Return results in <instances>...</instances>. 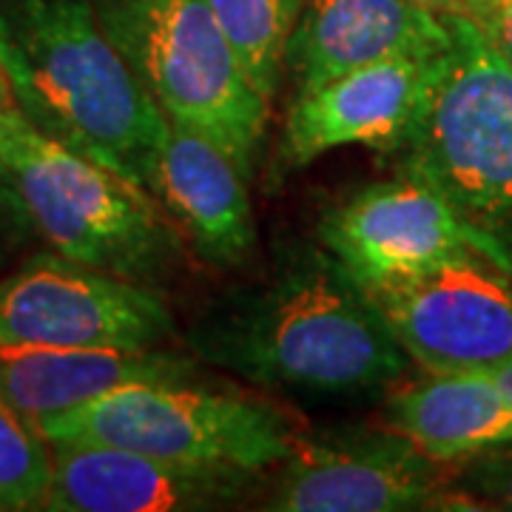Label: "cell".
Wrapping results in <instances>:
<instances>
[{"instance_id": "1", "label": "cell", "mask_w": 512, "mask_h": 512, "mask_svg": "<svg viewBox=\"0 0 512 512\" xmlns=\"http://www.w3.org/2000/svg\"><path fill=\"white\" fill-rule=\"evenodd\" d=\"M191 348L262 387L365 396L407 370V353L365 282L328 248H293L274 276L200 322Z\"/></svg>"}, {"instance_id": "2", "label": "cell", "mask_w": 512, "mask_h": 512, "mask_svg": "<svg viewBox=\"0 0 512 512\" xmlns=\"http://www.w3.org/2000/svg\"><path fill=\"white\" fill-rule=\"evenodd\" d=\"M0 69L40 134L148 191L168 114L114 49L94 0H0Z\"/></svg>"}, {"instance_id": "3", "label": "cell", "mask_w": 512, "mask_h": 512, "mask_svg": "<svg viewBox=\"0 0 512 512\" xmlns=\"http://www.w3.org/2000/svg\"><path fill=\"white\" fill-rule=\"evenodd\" d=\"M419 114L396 157L512 268V66L470 18H450Z\"/></svg>"}, {"instance_id": "4", "label": "cell", "mask_w": 512, "mask_h": 512, "mask_svg": "<svg viewBox=\"0 0 512 512\" xmlns=\"http://www.w3.org/2000/svg\"><path fill=\"white\" fill-rule=\"evenodd\" d=\"M100 23L157 106L214 140L251 180L271 103L208 0H94Z\"/></svg>"}, {"instance_id": "5", "label": "cell", "mask_w": 512, "mask_h": 512, "mask_svg": "<svg viewBox=\"0 0 512 512\" xmlns=\"http://www.w3.org/2000/svg\"><path fill=\"white\" fill-rule=\"evenodd\" d=\"M35 424L49 444H103L245 473L279 467L296 436V424L274 404L188 382L120 384Z\"/></svg>"}, {"instance_id": "6", "label": "cell", "mask_w": 512, "mask_h": 512, "mask_svg": "<svg viewBox=\"0 0 512 512\" xmlns=\"http://www.w3.org/2000/svg\"><path fill=\"white\" fill-rule=\"evenodd\" d=\"M32 225L57 254L94 271L154 285L183 242L143 185L114 174L32 123L3 148Z\"/></svg>"}, {"instance_id": "7", "label": "cell", "mask_w": 512, "mask_h": 512, "mask_svg": "<svg viewBox=\"0 0 512 512\" xmlns=\"http://www.w3.org/2000/svg\"><path fill=\"white\" fill-rule=\"evenodd\" d=\"M365 288L424 373H493L512 365V271L490 256L467 251Z\"/></svg>"}, {"instance_id": "8", "label": "cell", "mask_w": 512, "mask_h": 512, "mask_svg": "<svg viewBox=\"0 0 512 512\" xmlns=\"http://www.w3.org/2000/svg\"><path fill=\"white\" fill-rule=\"evenodd\" d=\"M174 333L154 285L32 254L0 279V342L46 348L148 350Z\"/></svg>"}, {"instance_id": "9", "label": "cell", "mask_w": 512, "mask_h": 512, "mask_svg": "<svg viewBox=\"0 0 512 512\" xmlns=\"http://www.w3.org/2000/svg\"><path fill=\"white\" fill-rule=\"evenodd\" d=\"M444 464L390 430L299 433L265 510L407 512L441 507Z\"/></svg>"}, {"instance_id": "10", "label": "cell", "mask_w": 512, "mask_h": 512, "mask_svg": "<svg viewBox=\"0 0 512 512\" xmlns=\"http://www.w3.org/2000/svg\"><path fill=\"white\" fill-rule=\"evenodd\" d=\"M319 239L365 285L416 274L450 256L478 251L512 271L487 239L430 185L399 174L333 208Z\"/></svg>"}, {"instance_id": "11", "label": "cell", "mask_w": 512, "mask_h": 512, "mask_svg": "<svg viewBox=\"0 0 512 512\" xmlns=\"http://www.w3.org/2000/svg\"><path fill=\"white\" fill-rule=\"evenodd\" d=\"M259 473L180 464L103 444H52L40 510L191 512L231 507Z\"/></svg>"}, {"instance_id": "12", "label": "cell", "mask_w": 512, "mask_h": 512, "mask_svg": "<svg viewBox=\"0 0 512 512\" xmlns=\"http://www.w3.org/2000/svg\"><path fill=\"white\" fill-rule=\"evenodd\" d=\"M436 57L373 63L330 80L316 92L293 97L282 134V160L302 168L345 146L393 154L419 114Z\"/></svg>"}, {"instance_id": "13", "label": "cell", "mask_w": 512, "mask_h": 512, "mask_svg": "<svg viewBox=\"0 0 512 512\" xmlns=\"http://www.w3.org/2000/svg\"><path fill=\"white\" fill-rule=\"evenodd\" d=\"M450 40V18L413 0H308L285 49V77L299 97L373 63L436 57Z\"/></svg>"}, {"instance_id": "14", "label": "cell", "mask_w": 512, "mask_h": 512, "mask_svg": "<svg viewBox=\"0 0 512 512\" xmlns=\"http://www.w3.org/2000/svg\"><path fill=\"white\" fill-rule=\"evenodd\" d=\"M248 177L214 140L168 117L148 191L211 265H237L254 251Z\"/></svg>"}, {"instance_id": "15", "label": "cell", "mask_w": 512, "mask_h": 512, "mask_svg": "<svg viewBox=\"0 0 512 512\" xmlns=\"http://www.w3.org/2000/svg\"><path fill=\"white\" fill-rule=\"evenodd\" d=\"M197 367L165 350L46 348L0 342V396L32 421L131 382H188Z\"/></svg>"}, {"instance_id": "16", "label": "cell", "mask_w": 512, "mask_h": 512, "mask_svg": "<svg viewBox=\"0 0 512 512\" xmlns=\"http://www.w3.org/2000/svg\"><path fill=\"white\" fill-rule=\"evenodd\" d=\"M387 424L441 464L512 444V402L487 373H427L387 399Z\"/></svg>"}, {"instance_id": "17", "label": "cell", "mask_w": 512, "mask_h": 512, "mask_svg": "<svg viewBox=\"0 0 512 512\" xmlns=\"http://www.w3.org/2000/svg\"><path fill=\"white\" fill-rule=\"evenodd\" d=\"M308 0H208L259 94L274 103L285 83V49Z\"/></svg>"}, {"instance_id": "18", "label": "cell", "mask_w": 512, "mask_h": 512, "mask_svg": "<svg viewBox=\"0 0 512 512\" xmlns=\"http://www.w3.org/2000/svg\"><path fill=\"white\" fill-rule=\"evenodd\" d=\"M52 481V444L0 396V510H40Z\"/></svg>"}, {"instance_id": "19", "label": "cell", "mask_w": 512, "mask_h": 512, "mask_svg": "<svg viewBox=\"0 0 512 512\" xmlns=\"http://www.w3.org/2000/svg\"><path fill=\"white\" fill-rule=\"evenodd\" d=\"M32 217L23 205L12 171L0 163V274L18 262L20 251L35 237Z\"/></svg>"}, {"instance_id": "20", "label": "cell", "mask_w": 512, "mask_h": 512, "mask_svg": "<svg viewBox=\"0 0 512 512\" xmlns=\"http://www.w3.org/2000/svg\"><path fill=\"white\" fill-rule=\"evenodd\" d=\"M461 484L473 495L493 501V507L512 510V444L473 456V464L464 470Z\"/></svg>"}, {"instance_id": "21", "label": "cell", "mask_w": 512, "mask_h": 512, "mask_svg": "<svg viewBox=\"0 0 512 512\" xmlns=\"http://www.w3.org/2000/svg\"><path fill=\"white\" fill-rule=\"evenodd\" d=\"M473 23L512 66V0H490Z\"/></svg>"}, {"instance_id": "22", "label": "cell", "mask_w": 512, "mask_h": 512, "mask_svg": "<svg viewBox=\"0 0 512 512\" xmlns=\"http://www.w3.org/2000/svg\"><path fill=\"white\" fill-rule=\"evenodd\" d=\"M26 126H29V117L23 114L18 97H15L6 74L0 69V154Z\"/></svg>"}, {"instance_id": "23", "label": "cell", "mask_w": 512, "mask_h": 512, "mask_svg": "<svg viewBox=\"0 0 512 512\" xmlns=\"http://www.w3.org/2000/svg\"><path fill=\"white\" fill-rule=\"evenodd\" d=\"M424 9L444 15V18H470L476 20L490 0H413Z\"/></svg>"}, {"instance_id": "24", "label": "cell", "mask_w": 512, "mask_h": 512, "mask_svg": "<svg viewBox=\"0 0 512 512\" xmlns=\"http://www.w3.org/2000/svg\"><path fill=\"white\" fill-rule=\"evenodd\" d=\"M490 379H493L498 387H501V393L507 396L512 402V365H504V367H498V370H493V373H487Z\"/></svg>"}]
</instances>
